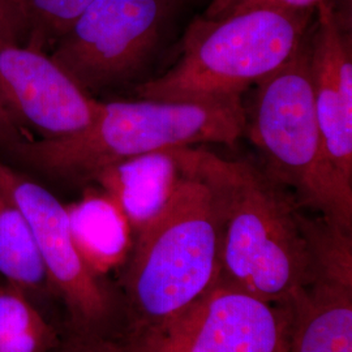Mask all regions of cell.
<instances>
[{
	"label": "cell",
	"instance_id": "cell-1",
	"mask_svg": "<svg viewBox=\"0 0 352 352\" xmlns=\"http://www.w3.org/2000/svg\"><path fill=\"white\" fill-rule=\"evenodd\" d=\"M210 187L221 227L219 278L277 304L311 279L314 250L307 214L258 164L179 148Z\"/></svg>",
	"mask_w": 352,
	"mask_h": 352
},
{
	"label": "cell",
	"instance_id": "cell-2",
	"mask_svg": "<svg viewBox=\"0 0 352 352\" xmlns=\"http://www.w3.org/2000/svg\"><path fill=\"white\" fill-rule=\"evenodd\" d=\"M244 126L243 101H100L96 118L81 131L0 146V161L37 180L85 187L113 166L155 151L234 146Z\"/></svg>",
	"mask_w": 352,
	"mask_h": 352
},
{
	"label": "cell",
	"instance_id": "cell-3",
	"mask_svg": "<svg viewBox=\"0 0 352 352\" xmlns=\"http://www.w3.org/2000/svg\"><path fill=\"white\" fill-rule=\"evenodd\" d=\"M179 177L171 197L144 227L123 265L126 330L158 327L180 314L219 278L221 227L210 187L174 148Z\"/></svg>",
	"mask_w": 352,
	"mask_h": 352
},
{
	"label": "cell",
	"instance_id": "cell-4",
	"mask_svg": "<svg viewBox=\"0 0 352 352\" xmlns=\"http://www.w3.org/2000/svg\"><path fill=\"white\" fill-rule=\"evenodd\" d=\"M315 13L251 10L215 20L197 17L184 34L177 62L135 91L153 101H243L244 91L289 60Z\"/></svg>",
	"mask_w": 352,
	"mask_h": 352
},
{
	"label": "cell",
	"instance_id": "cell-5",
	"mask_svg": "<svg viewBox=\"0 0 352 352\" xmlns=\"http://www.w3.org/2000/svg\"><path fill=\"white\" fill-rule=\"evenodd\" d=\"M254 87L244 133L258 164L302 210L352 232V187L329 164L316 116L309 32L289 60Z\"/></svg>",
	"mask_w": 352,
	"mask_h": 352
},
{
	"label": "cell",
	"instance_id": "cell-6",
	"mask_svg": "<svg viewBox=\"0 0 352 352\" xmlns=\"http://www.w3.org/2000/svg\"><path fill=\"white\" fill-rule=\"evenodd\" d=\"M173 0H94L50 56L94 98L141 84L164 41Z\"/></svg>",
	"mask_w": 352,
	"mask_h": 352
},
{
	"label": "cell",
	"instance_id": "cell-7",
	"mask_svg": "<svg viewBox=\"0 0 352 352\" xmlns=\"http://www.w3.org/2000/svg\"><path fill=\"white\" fill-rule=\"evenodd\" d=\"M289 327L287 302L218 279L164 324L102 340L115 352H287Z\"/></svg>",
	"mask_w": 352,
	"mask_h": 352
},
{
	"label": "cell",
	"instance_id": "cell-8",
	"mask_svg": "<svg viewBox=\"0 0 352 352\" xmlns=\"http://www.w3.org/2000/svg\"><path fill=\"white\" fill-rule=\"evenodd\" d=\"M0 188L25 215L49 287L60 298L69 317V338H110L118 304L102 277L89 267L77 250L67 208L39 180L3 161Z\"/></svg>",
	"mask_w": 352,
	"mask_h": 352
},
{
	"label": "cell",
	"instance_id": "cell-9",
	"mask_svg": "<svg viewBox=\"0 0 352 352\" xmlns=\"http://www.w3.org/2000/svg\"><path fill=\"white\" fill-rule=\"evenodd\" d=\"M307 228L314 270L287 302V352H352V232L316 214Z\"/></svg>",
	"mask_w": 352,
	"mask_h": 352
},
{
	"label": "cell",
	"instance_id": "cell-10",
	"mask_svg": "<svg viewBox=\"0 0 352 352\" xmlns=\"http://www.w3.org/2000/svg\"><path fill=\"white\" fill-rule=\"evenodd\" d=\"M0 102L29 136L56 139L89 126L100 109L49 52L0 39Z\"/></svg>",
	"mask_w": 352,
	"mask_h": 352
},
{
	"label": "cell",
	"instance_id": "cell-11",
	"mask_svg": "<svg viewBox=\"0 0 352 352\" xmlns=\"http://www.w3.org/2000/svg\"><path fill=\"white\" fill-rule=\"evenodd\" d=\"M316 116L327 161L352 187V45L346 21L325 0L309 30Z\"/></svg>",
	"mask_w": 352,
	"mask_h": 352
},
{
	"label": "cell",
	"instance_id": "cell-12",
	"mask_svg": "<svg viewBox=\"0 0 352 352\" xmlns=\"http://www.w3.org/2000/svg\"><path fill=\"white\" fill-rule=\"evenodd\" d=\"M177 177L175 155L166 149L116 164L96 183L119 205L136 235L162 212Z\"/></svg>",
	"mask_w": 352,
	"mask_h": 352
},
{
	"label": "cell",
	"instance_id": "cell-13",
	"mask_svg": "<svg viewBox=\"0 0 352 352\" xmlns=\"http://www.w3.org/2000/svg\"><path fill=\"white\" fill-rule=\"evenodd\" d=\"M65 208L76 247L97 276L124 265L132 248V230L110 195L93 192Z\"/></svg>",
	"mask_w": 352,
	"mask_h": 352
},
{
	"label": "cell",
	"instance_id": "cell-14",
	"mask_svg": "<svg viewBox=\"0 0 352 352\" xmlns=\"http://www.w3.org/2000/svg\"><path fill=\"white\" fill-rule=\"evenodd\" d=\"M0 278L29 295L50 289L25 215L0 188Z\"/></svg>",
	"mask_w": 352,
	"mask_h": 352
},
{
	"label": "cell",
	"instance_id": "cell-15",
	"mask_svg": "<svg viewBox=\"0 0 352 352\" xmlns=\"http://www.w3.org/2000/svg\"><path fill=\"white\" fill-rule=\"evenodd\" d=\"M56 329L19 286L0 280V352H55Z\"/></svg>",
	"mask_w": 352,
	"mask_h": 352
},
{
	"label": "cell",
	"instance_id": "cell-16",
	"mask_svg": "<svg viewBox=\"0 0 352 352\" xmlns=\"http://www.w3.org/2000/svg\"><path fill=\"white\" fill-rule=\"evenodd\" d=\"M94 0H8L19 45L49 52Z\"/></svg>",
	"mask_w": 352,
	"mask_h": 352
},
{
	"label": "cell",
	"instance_id": "cell-17",
	"mask_svg": "<svg viewBox=\"0 0 352 352\" xmlns=\"http://www.w3.org/2000/svg\"><path fill=\"white\" fill-rule=\"evenodd\" d=\"M325 0H232L221 17L251 10H276L283 12H309ZM219 17V19H221ZM215 20V19H214Z\"/></svg>",
	"mask_w": 352,
	"mask_h": 352
},
{
	"label": "cell",
	"instance_id": "cell-18",
	"mask_svg": "<svg viewBox=\"0 0 352 352\" xmlns=\"http://www.w3.org/2000/svg\"><path fill=\"white\" fill-rule=\"evenodd\" d=\"M32 138L17 126L0 102V146L12 145Z\"/></svg>",
	"mask_w": 352,
	"mask_h": 352
},
{
	"label": "cell",
	"instance_id": "cell-19",
	"mask_svg": "<svg viewBox=\"0 0 352 352\" xmlns=\"http://www.w3.org/2000/svg\"><path fill=\"white\" fill-rule=\"evenodd\" d=\"M0 39L19 43L17 26L8 0H0Z\"/></svg>",
	"mask_w": 352,
	"mask_h": 352
},
{
	"label": "cell",
	"instance_id": "cell-20",
	"mask_svg": "<svg viewBox=\"0 0 352 352\" xmlns=\"http://www.w3.org/2000/svg\"><path fill=\"white\" fill-rule=\"evenodd\" d=\"M231 3H232V0H212L208 10L204 13V17L212 19V20L219 19L230 7Z\"/></svg>",
	"mask_w": 352,
	"mask_h": 352
},
{
	"label": "cell",
	"instance_id": "cell-21",
	"mask_svg": "<svg viewBox=\"0 0 352 352\" xmlns=\"http://www.w3.org/2000/svg\"><path fill=\"white\" fill-rule=\"evenodd\" d=\"M71 340L75 342L77 344H80V346H82V347H85L90 352H115L104 340Z\"/></svg>",
	"mask_w": 352,
	"mask_h": 352
},
{
	"label": "cell",
	"instance_id": "cell-22",
	"mask_svg": "<svg viewBox=\"0 0 352 352\" xmlns=\"http://www.w3.org/2000/svg\"><path fill=\"white\" fill-rule=\"evenodd\" d=\"M55 352H90L89 350H87L85 347H82V346H80V344H77L75 342H72V340H67L65 343L62 342V344L58 347V350Z\"/></svg>",
	"mask_w": 352,
	"mask_h": 352
}]
</instances>
